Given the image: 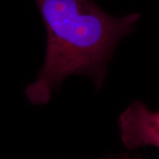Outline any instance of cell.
Returning a JSON list of instances; mask_svg holds the SVG:
<instances>
[{
  "label": "cell",
  "instance_id": "6da1fadb",
  "mask_svg": "<svg viewBox=\"0 0 159 159\" xmlns=\"http://www.w3.org/2000/svg\"><path fill=\"white\" fill-rule=\"evenodd\" d=\"M46 29L44 64L25 89L29 102L43 105L70 75L89 77L97 90L119 43L135 29L139 13L110 15L94 0H34Z\"/></svg>",
  "mask_w": 159,
  "mask_h": 159
},
{
  "label": "cell",
  "instance_id": "7a4b0ae2",
  "mask_svg": "<svg viewBox=\"0 0 159 159\" xmlns=\"http://www.w3.org/2000/svg\"><path fill=\"white\" fill-rule=\"evenodd\" d=\"M118 125L126 148H159V110L152 111L141 101H134L120 114Z\"/></svg>",
  "mask_w": 159,
  "mask_h": 159
},
{
  "label": "cell",
  "instance_id": "3957f363",
  "mask_svg": "<svg viewBox=\"0 0 159 159\" xmlns=\"http://www.w3.org/2000/svg\"><path fill=\"white\" fill-rule=\"evenodd\" d=\"M116 159H142L141 157H131L129 155H119L116 156Z\"/></svg>",
  "mask_w": 159,
  "mask_h": 159
},
{
  "label": "cell",
  "instance_id": "277c9868",
  "mask_svg": "<svg viewBox=\"0 0 159 159\" xmlns=\"http://www.w3.org/2000/svg\"><path fill=\"white\" fill-rule=\"evenodd\" d=\"M105 159H116V156H112V157H109Z\"/></svg>",
  "mask_w": 159,
  "mask_h": 159
}]
</instances>
